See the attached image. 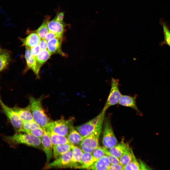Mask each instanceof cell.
<instances>
[{
  "mask_svg": "<svg viewBox=\"0 0 170 170\" xmlns=\"http://www.w3.org/2000/svg\"><path fill=\"white\" fill-rule=\"evenodd\" d=\"M43 96L38 98L30 97L29 106L34 120L44 130L51 121L46 113L42 104Z\"/></svg>",
  "mask_w": 170,
  "mask_h": 170,
  "instance_id": "obj_1",
  "label": "cell"
},
{
  "mask_svg": "<svg viewBox=\"0 0 170 170\" xmlns=\"http://www.w3.org/2000/svg\"><path fill=\"white\" fill-rule=\"evenodd\" d=\"M3 138L11 146L23 144L39 149L42 148L41 139L25 133L18 132L11 136L4 135Z\"/></svg>",
  "mask_w": 170,
  "mask_h": 170,
  "instance_id": "obj_2",
  "label": "cell"
},
{
  "mask_svg": "<svg viewBox=\"0 0 170 170\" xmlns=\"http://www.w3.org/2000/svg\"><path fill=\"white\" fill-rule=\"evenodd\" d=\"M103 123L99 125L92 133L84 137L80 144L83 152L92 153L99 146V141Z\"/></svg>",
  "mask_w": 170,
  "mask_h": 170,
  "instance_id": "obj_3",
  "label": "cell"
},
{
  "mask_svg": "<svg viewBox=\"0 0 170 170\" xmlns=\"http://www.w3.org/2000/svg\"><path fill=\"white\" fill-rule=\"evenodd\" d=\"M74 119V118L72 117L67 120L61 119L51 121L45 130H50L59 135L67 137L71 127L73 125Z\"/></svg>",
  "mask_w": 170,
  "mask_h": 170,
  "instance_id": "obj_4",
  "label": "cell"
},
{
  "mask_svg": "<svg viewBox=\"0 0 170 170\" xmlns=\"http://www.w3.org/2000/svg\"><path fill=\"white\" fill-rule=\"evenodd\" d=\"M105 112L102 110L96 117L82 125L75 127V128L84 138L87 136L103 123Z\"/></svg>",
  "mask_w": 170,
  "mask_h": 170,
  "instance_id": "obj_5",
  "label": "cell"
},
{
  "mask_svg": "<svg viewBox=\"0 0 170 170\" xmlns=\"http://www.w3.org/2000/svg\"><path fill=\"white\" fill-rule=\"evenodd\" d=\"M103 124L102 142L104 146L109 149L117 144L118 142L114 135L109 117H105Z\"/></svg>",
  "mask_w": 170,
  "mask_h": 170,
  "instance_id": "obj_6",
  "label": "cell"
},
{
  "mask_svg": "<svg viewBox=\"0 0 170 170\" xmlns=\"http://www.w3.org/2000/svg\"><path fill=\"white\" fill-rule=\"evenodd\" d=\"M72 149L60 156L51 163H49L44 168L47 169L52 168H75L72 160Z\"/></svg>",
  "mask_w": 170,
  "mask_h": 170,
  "instance_id": "obj_7",
  "label": "cell"
},
{
  "mask_svg": "<svg viewBox=\"0 0 170 170\" xmlns=\"http://www.w3.org/2000/svg\"><path fill=\"white\" fill-rule=\"evenodd\" d=\"M119 80L112 78L109 95L102 110L106 111L110 106L118 103L122 94L119 89Z\"/></svg>",
  "mask_w": 170,
  "mask_h": 170,
  "instance_id": "obj_8",
  "label": "cell"
},
{
  "mask_svg": "<svg viewBox=\"0 0 170 170\" xmlns=\"http://www.w3.org/2000/svg\"><path fill=\"white\" fill-rule=\"evenodd\" d=\"M0 104L3 112L12 126L17 130L22 128L23 121L17 113L12 108L5 105L1 99Z\"/></svg>",
  "mask_w": 170,
  "mask_h": 170,
  "instance_id": "obj_9",
  "label": "cell"
},
{
  "mask_svg": "<svg viewBox=\"0 0 170 170\" xmlns=\"http://www.w3.org/2000/svg\"><path fill=\"white\" fill-rule=\"evenodd\" d=\"M41 139L42 149L46 157V165L49 163L53 155V148L50 137L45 130Z\"/></svg>",
  "mask_w": 170,
  "mask_h": 170,
  "instance_id": "obj_10",
  "label": "cell"
},
{
  "mask_svg": "<svg viewBox=\"0 0 170 170\" xmlns=\"http://www.w3.org/2000/svg\"><path fill=\"white\" fill-rule=\"evenodd\" d=\"M30 48L26 47L25 57L26 59L27 67L26 70L30 69L34 73L38 79L39 78V72L40 69L38 67L36 58L31 54Z\"/></svg>",
  "mask_w": 170,
  "mask_h": 170,
  "instance_id": "obj_11",
  "label": "cell"
},
{
  "mask_svg": "<svg viewBox=\"0 0 170 170\" xmlns=\"http://www.w3.org/2000/svg\"><path fill=\"white\" fill-rule=\"evenodd\" d=\"M137 96V94L133 96L122 95L118 104L131 108L134 110L138 115H141L142 113L138 108L136 104V99Z\"/></svg>",
  "mask_w": 170,
  "mask_h": 170,
  "instance_id": "obj_12",
  "label": "cell"
},
{
  "mask_svg": "<svg viewBox=\"0 0 170 170\" xmlns=\"http://www.w3.org/2000/svg\"><path fill=\"white\" fill-rule=\"evenodd\" d=\"M47 26L49 31L54 33L60 37H62L64 31L65 25L63 22L56 20L55 18L48 21Z\"/></svg>",
  "mask_w": 170,
  "mask_h": 170,
  "instance_id": "obj_13",
  "label": "cell"
},
{
  "mask_svg": "<svg viewBox=\"0 0 170 170\" xmlns=\"http://www.w3.org/2000/svg\"><path fill=\"white\" fill-rule=\"evenodd\" d=\"M62 37H56L47 41V50L52 54H58L64 55L61 49Z\"/></svg>",
  "mask_w": 170,
  "mask_h": 170,
  "instance_id": "obj_14",
  "label": "cell"
},
{
  "mask_svg": "<svg viewBox=\"0 0 170 170\" xmlns=\"http://www.w3.org/2000/svg\"><path fill=\"white\" fill-rule=\"evenodd\" d=\"M111 163L107 157L105 155L94 162L86 169L108 170Z\"/></svg>",
  "mask_w": 170,
  "mask_h": 170,
  "instance_id": "obj_15",
  "label": "cell"
},
{
  "mask_svg": "<svg viewBox=\"0 0 170 170\" xmlns=\"http://www.w3.org/2000/svg\"><path fill=\"white\" fill-rule=\"evenodd\" d=\"M71 146L72 153V162L75 168L80 169L82 164L81 158L83 151L75 145L71 144Z\"/></svg>",
  "mask_w": 170,
  "mask_h": 170,
  "instance_id": "obj_16",
  "label": "cell"
},
{
  "mask_svg": "<svg viewBox=\"0 0 170 170\" xmlns=\"http://www.w3.org/2000/svg\"><path fill=\"white\" fill-rule=\"evenodd\" d=\"M49 136L52 146L71 144L67 137L49 130H45Z\"/></svg>",
  "mask_w": 170,
  "mask_h": 170,
  "instance_id": "obj_17",
  "label": "cell"
},
{
  "mask_svg": "<svg viewBox=\"0 0 170 170\" xmlns=\"http://www.w3.org/2000/svg\"><path fill=\"white\" fill-rule=\"evenodd\" d=\"M41 38L36 33H32L24 38L21 39L23 45L31 48L39 44Z\"/></svg>",
  "mask_w": 170,
  "mask_h": 170,
  "instance_id": "obj_18",
  "label": "cell"
},
{
  "mask_svg": "<svg viewBox=\"0 0 170 170\" xmlns=\"http://www.w3.org/2000/svg\"><path fill=\"white\" fill-rule=\"evenodd\" d=\"M12 108L19 115L22 121L34 120L29 105L24 108L15 106Z\"/></svg>",
  "mask_w": 170,
  "mask_h": 170,
  "instance_id": "obj_19",
  "label": "cell"
},
{
  "mask_svg": "<svg viewBox=\"0 0 170 170\" xmlns=\"http://www.w3.org/2000/svg\"><path fill=\"white\" fill-rule=\"evenodd\" d=\"M70 143L74 145L80 144L84 137L72 126L67 137Z\"/></svg>",
  "mask_w": 170,
  "mask_h": 170,
  "instance_id": "obj_20",
  "label": "cell"
},
{
  "mask_svg": "<svg viewBox=\"0 0 170 170\" xmlns=\"http://www.w3.org/2000/svg\"><path fill=\"white\" fill-rule=\"evenodd\" d=\"M128 146V144L122 141L109 149L108 150L111 154L119 159Z\"/></svg>",
  "mask_w": 170,
  "mask_h": 170,
  "instance_id": "obj_21",
  "label": "cell"
},
{
  "mask_svg": "<svg viewBox=\"0 0 170 170\" xmlns=\"http://www.w3.org/2000/svg\"><path fill=\"white\" fill-rule=\"evenodd\" d=\"M53 148V154L55 159L71 150V144L57 145Z\"/></svg>",
  "mask_w": 170,
  "mask_h": 170,
  "instance_id": "obj_22",
  "label": "cell"
},
{
  "mask_svg": "<svg viewBox=\"0 0 170 170\" xmlns=\"http://www.w3.org/2000/svg\"><path fill=\"white\" fill-rule=\"evenodd\" d=\"M81 160L82 162L81 169L87 168L97 161L93 155L92 153L83 152Z\"/></svg>",
  "mask_w": 170,
  "mask_h": 170,
  "instance_id": "obj_23",
  "label": "cell"
},
{
  "mask_svg": "<svg viewBox=\"0 0 170 170\" xmlns=\"http://www.w3.org/2000/svg\"><path fill=\"white\" fill-rule=\"evenodd\" d=\"M134 156L129 145L119 159L120 163L123 166L128 164L132 160Z\"/></svg>",
  "mask_w": 170,
  "mask_h": 170,
  "instance_id": "obj_24",
  "label": "cell"
},
{
  "mask_svg": "<svg viewBox=\"0 0 170 170\" xmlns=\"http://www.w3.org/2000/svg\"><path fill=\"white\" fill-rule=\"evenodd\" d=\"M52 54L48 50H41L36 57L37 64L40 69L41 67L50 58Z\"/></svg>",
  "mask_w": 170,
  "mask_h": 170,
  "instance_id": "obj_25",
  "label": "cell"
},
{
  "mask_svg": "<svg viewBox=\"0 0 170 170\" xmlns=\"http://www.w3.org/2000/svg\"><path fill=\"white\" fill-rule=\"evenodd\" d=\"M17 132L25 133L41 139L44 134V130L41 127L32 130L26 129L22 128L17 130Z\"/></svg>",
  "mask_w": 170,
  "mask_h": 170,
  "instance_id": "obj_26",
  "label": "cell"
},
{
  "mask_svg": "<svg viewBox=\"0 0 170 170\" xmlns=\"http://www.w3.org/2000/svg\"><path fill=\"white\" fill-rule=\"evenodd\" d=\"M48 21L47 19V20L44 21L36 30V33L42 39H44L49 31L47 26Z\"/></svg>",
  "mask_w": 170,
  "mask_h": 170,
  "instance_id": "obj_27",
  "label": "cell"
},
{
  "mask_svg": "<svg viewBox=\"0 0 170 170\" xmlns=\"http://www.w3.org/2000/svg\"><path fill=\"white\" fill-rule=\"evenodd\" d=\"M10 56L7 52L2 53L0 55V70L3 71L7 67L9 62Z\"/></svg>",
  "mask_w": 170,
  "mask_h": 170,
  "instance_id": "obj_28",
  "label": "cell"
},
{
  "mask_svg": "<svg viewBox=\"0 0 170 170\" xmlns=\"http://www.w3.org/2000/svg\"><path fill=\"white\" fill-rule=\"evenodd\" d=\"M124 170H141L140 164L134 156L132 160L129 163L123 166Z\"/></svg>",
  "mask_w": 170,
  "mask_h": 170,
  "instance_id": "obj_29",
  "label": "cell"
},
{
  "mask_svg": "<svg viewBox=\"0 0 170 170\" xmlns=\"http://www.w3.org/2000/svg\"><path fill=\"white\" fill-rule=\"evenodd\" d=\"M41 127L34 120L23 121L22 128L24 129L28 130H32Z\"/></svg>",
  "mask_w": 170,
  "mask_h": 170,
  "instance_id": "obj_30",
  "label": "cell"
},
{
  "mask_svg": "<svg viewBox=\"0 0 170 170\" xmlns=\"http://www.w3.org/2000/svg\"><path fill=\"white\" fill-rule=\"evenodd\" d=\"M162 26L164 35V40L162 44H166L170 47V30L166 23H163Z\"/></svg>",
  "mask_w": 170,
  "mask_h": 170,
  "instance_id": "obj_31",
  "label": "cell"
},
{
  "mask_svg": "<svg viewBox=\"0 0 170 170\" xmlns=\"http://www.w3.org/2000/svg\"><path fill=\"white\" fill-rule=\"evenodd\" d=\"M96 160L106 155V153L103 146H98L92 153Z\"/></svg>",
  "mask_w": 170,
  "mask_h": 170,
  "instance_id": "obj_32",
  "label": "cell"
},
{
  "mask_svg": "<svg viewBox=\"0 0 170 170\" xmlns=\"http://www.w3.org/2000/svg\"><path fill=\"white\" fill-rule=\"evenodd\" d=\"M104 150L106 155L107 157L111 164H117L120 163L119 159L114 156L109 152L108 149L103 146Z\"/></svg>",
  "mask_w": 170,
  "mask_h": 170,
  "instance_id": "obj_33",
  "label": "cell"
},
{
  "mask_svg": "<svg viewBox=\"0 0 170 170\" xmlns=\"http://www.w3.org/2000/svg\"><path fill=\"white\" fill-rule=\"evenodd\" d=\"M41 50L39 45L31 48L30 49L31 55L36 58Z\"/></svg>",
  "mask_w": 170,
  "mask_h": 170,
  "instance_id": "obj_34",
  "label": "cell"
},
{
  "mask_svg": "<svg viewBox=\"0 0 170 170\" xmlns=\"http://www.w3.org/2000/svg\"><path fill=\"white\" fill-rule=\"evenodd\" d=\"M108 170H124V167L121 163L111 164Z\"/></svg>",
  "mask_w": 170,
  "mask_h": 170,
  "instance_id": "obj_35",
  "label": "cell"
},
{
  "mask_svg": "<svg viewBox=\"0 0 170 170\" xmlns=\"http://www.w3.org/2000/svg\"><path fill=\"white\" fill-rule=\"evenodd\" d=\"M56 37L61 38L59 37L56 34L49 31L46 35L44 39L47 42L51 39Z\"/></svg>",
  "mask_w": 170,
  "mask_h": 170,
  "instance_id": "obj_36",
  "label": "cell"
},
{
  "mask_svg": "<svg viewBox=\"0 0 170 170\" xmlns=\"http://www.w3.org/2000/svg\"><path fill=\"white\" fill-rule=\"evenodd\" d=\"M47 41L44 39H42L40 41L39 45L41 50H46L47 48Z\"/></svg>",
  "mask_w": 170,
  "mask_h": 170,
  "instance_id": "obj_37",
  "label": "cell"
},
{
  "mask_svg": "<svg viewBox=\"0 0 170 170\" xmlns=\"http://www.w3.org/2000/svg\"><path fill=\"white\" fill-rule=\"evenodd\" d=\"M64 14V12H61L57 14L55 18L58 21L60 22H63Z\"/></svg>",
  "mask_w": 170,
  "mask_h": 170,
  "instance_id": "obj_38",
  "label": "cell"
},
{
  "mask_svg": "<svg viewBox=\"0 0 170 170\" xmlns=\"http://www.w3.org/2000/svg\"><path fill=\"white\" fill-rule=\"evenodd\" d=\"M140 165L141 170L142 168H143L142 170L149 169H149V167L147 166L145 164H144V163L143 162H140Z\"/></svg>",
  "mask_w": 170,
  "mask_h": 170,
  "instance_id": "obj_39",
  "label": "cell"
}]
</instances>
